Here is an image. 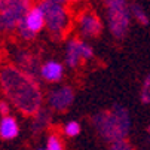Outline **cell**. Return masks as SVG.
<instances>
[{"instance_id": "cell-18", "label": "cell", "mask_w": 150, "mask_h": 150, "mask_svg": "<svg viewBox=\"0 0 150 150\" xmlns=\"http://www.w3.org/2000/svg\"><path fill=\"white\" fill-rule=\"evenodd\" d=\"M9 112H11L9 103L5 101V100H0V115H2V117L3 116H9Z\"/></svg>"}, {"instance_id": "cell-14", "label": "cell", "mask_w": 150, "mask_h": 150, "mask_svg": "<svg viewBox=\"0 0 150 150\" xmlns=\"http://www.w3.org/2000/svg\"><path fill=\"white\" fill-rule=\"evenodd\" d=\"M129 9H131V13L134 15V18L138 21L140 24H143V25L149 24V16L146 15L144 9H143L140 5H137V3H132V5L129 6Z\"/></svg>"}, {"instance_id": "cell-9", "label": "cell", "mask_w": 150, "mask_h": 150, "mask_svg": "<svg viewBox=\"0 0 150 150\" xmlns=\"http://www.w3.org/2000/svg\"><path fill=\"white\" fill-rule=\"evenodd\" d=\"M77 24H79V30H80L83 37H97L103 31L101 19L98 18V15H95L91 11L82 12L80 16H79Z\"/></svg>"}, {"instance_id": "cell-8", "label": "cell", "mask_w": 150, "mask_h": 150, "mask_svg": "<svg viewBox=\"0 0 150 150\" xmlns=\"http://www.w3.org/2000/svg\"><path fill=\"white\" fill-rule=\"evenodd\" d=\"M74 100V92L70 86H59L48 94V104L52 110H67Z\"/></svg>"}, {"instance_id": "cell-1", "label": "cell", "mask_w": 150, "mask_h": 150, "mask_svg": "<svg viewBox=\"0 0 150 150\" xmlns=\"http://www.w3.org/2000/svg\"><path fill=\"white\" fill-rule=\"evenodd\" d=\"M0 85L16 109L27 116H34L42 110V91L37 79L16 67L6 66L0 69Z\"/></svg>"}, {"instance_id": "cell-5", "label": "cell", "mask_w": 150, "mask_h": 150, "mask_svg": "<svg viewBox=\"0 0 150 150\" xmlns=\"http://www.w3.org/2000/svg\"><path fill=\"white\" fill-rule=\"evenodd\" d=\"M107 21H109L112 34L117 39H123L125 34L128 33L129 21H131V9L128 6V3L107 8Z\"/></svg>"}, {"instance_id": "cell-23", "label": "cell", "mask_w": 150, "mask_h": 150, "mask_svg": "<svg viewBox=\"0 0 150 150\" xmlns=\"http://www.w3.org/2000/svg\"><path fill=\"white\" fill-rule=\"evenodd\" d=\"M37 150H45V147H39Z\"/></svg>"}, {"instance_id": "cell-11", "label": "cell", "mask_w": 150, "mask_h": 150, "mask_svg": "<svg viewBox=\"0 0 150 150\" xmlns=\"http://www.w3.org/2000/svg\"><path fill=\"white\" fill-rule=\"evenodd\" d=\"M64 74V67L58 61H46L43 66H40V77L46 82H58Z\"/></svg>"}, {"instance_id": "cell-24", "label": "cell", "mask_w": 150, "mask_h": 150, "mask_svg": "<svg viewBox=\"0 0 150 150\" xmlns=\"http://www.w3.org/2000/svg\"><path fill=\"white\" fill-rule=\"evenodd\" d=\"M147 131H149V132H150V126H149V128H147Z\"/></svg>"}, {"instance_id": "cell-15", "label": "cell", "mask_w": 150, "mask_h": 150, "mask_svg": "<svg viewBox=\"0 0 150 150\" xmlns=\"http://www.w3.org/2000/svg\"><path fill=\"white\" fill-rule=\"evenodd\" d=\"M64 134L69 137H76L80 134V123L77 120H70L64 125Z\"/></svg>"}, {"instance_id": "cell-16", "label": "cell", "mask_w": 150, "mask_h": 150, "mask_svg": "<svg viewBox=\"0 0 150 150\" xmlns=\"http://www.w3.org/2000/svg\"><path fill=\"white\" fill-rule=\"evenodd\" d=\"M45 150H62V141L59 140V137L57 134H51L48 137Z\"/></svg>"}, {"instance_id": "cell-17", "label": "cell", "mask_w": 150, "mask_h": 150, "mask_svg": "<svg viewBox=\"0 0 150 150\" xmlns=\"http://www.w3.org/2000/svg\"><path fill=\"white\" fill-rule=\"evenodd\" d=\"M16 33H18L19 37H23L24 40H33L34 36H36V34H33L23 23H19V25H18V28H16Z\"/></svg>"}, {"instance_id": "cell-22", "label": "cell", "mask_w": 150, "mask_h": 150, "mask_svg": "<svg viewBox=\"0 0 150 150\" xmlns=\"http://www.w3.org/2000/svg\"><path fill=\"white\" fill-rule=\"evenodd\" d=\"M67 2H73V3H77V2H80V0H67Z\"/></svg>"}, {"instance_id": "cell-3", "label": "cell", "mask_w": 150, "mask_h": 150, "mask_svg": "<svg viewBox=\"0 0 150 150\" xmlns=\"http://www.w3.org/2000/svg\"><path fill=\"white\" fill-rule=\"evenodd\" d=\"M30 9V0H0V33L16 30Z\"/></svg>"}, {"instance_id": "cell-19", "label": "cell", "mask_w": 150, "mask_h": 150, "mask_svg": "<svg viewBox=\"0 0 150 150\" xmlns=\"http://www.w3.org/2000/svg\"><path fill=\"white\" fill-rule=\"evenodd\" d=\"M141 101L146 104H150V86H144L141 89Z\"/></svg>"}, {"instance_id": "cell-21", "label": "cell", "mask_w": 150, "mask_h": 150, "mask_svg": "<svg viewBox=\"0 0 150 150\" xmlns=\"http://www.w3.org/2000/svg\"><path fill=\"white\" fill-rule=\"evenodd\" d=\"M51 2H54V3H58V5H64L67 2V0H51Z\"/></svg>"}, {"instance_id": "cell-6", "label": "cell", "mask_w": 150, "mask_h": 150, "mask_svg": "<svg viewBox=\"0 0 150 150\" xmlns=\"http://www.w3.org/2000/svg\"><path fill=\"white\" fill-rule=\"evenodd\" d=\"M94 57L92 48L80 39H71L66 48V62L67 66L74 69L85 59H91Z\"/></svg>"}, {"instance_id": "cell-12", "label": "cell", "mask_w": 150, "mask_h": 150, "mask_svg": "<svg viewBox=\"0 0 150 150\" xmlns=\"http://www.w3.org/2000/svg\"><path fill=\"white\" fill-rule=\"evenodd\" d=\"M19 134V126L13 116H3L0 120V137L3 140H13Z\"/></svg>"}, {"instance_id": "cell-7", "label": "cell", "mask_w": 150, "mask_h": 150, "mask_svg": "<svg viewBox=\"0 0 150 150\" xmlns=\"http://www.w3.org/2000/svg\"><path fill=\"white\" fill-rule=\"evenodd\" d=\"M13 57V62L16 64V69L23 70L24 73L30 74L31 77L37 79V76H40V67H39V61L37 58L25 49H15L12 52Z\"/></svg>"}, {"instance_id": "cell-13", "label": "cell", "mask_w": 150, "mask_h": 150, "mask_svg": "<svg viewBox=\"0 0 150 150\" xmlns=\"http://www.w3.org/2000/svg\"><path fill=\"white\" fill-rule=\"evenodd\" d=\"M51 122V115L42 109L37 115H34V120H33V129L34 131H42L43 128Z\"/></svg>"}, {"instance_id": "cell-20", "label": "cell", "mask_w": 150, "mask_h": 150, "mask_svg": "<svg viewBox=\"0 0 150 150\" xmlns=\"http://www.w3.org/2000/svg\"><path fill=\"white\" fill-rule=\"evenodd\" d=\"M105 8L109 6H115V5H122V3H128V0H104Z\"/></svg>"}, {"instance_id": "cell-10", "label": "cell", "mask_w": 150, "mask_h": 150, "mask_svg": "<svg viewBox=\"0 0 150 150\" xmlns=\"http://www.w3.org/2000/svg\"><path fill=\"white\" fill-rule=\"evenodd\" d=\"M21 23H23L33 34H37L43 27H46L45 15H43V12H42V9L39 8V5L37 6H33Z\"/></svg>"}, {"instance_id": "cell-4", "label": "cell", "mask_w": 150, "mask_h": 150, "mask_svg": "<svg viewBox=\"0 0 150 150\" xmlns=\"http://www.w3.org/2000/svg\"><path fill=\"white\" fill-rule=\"evenodd\" d=\"M39 8L45 15L46 28L49 30V33L57 39L61 37L70 25V16L64 5L54 3L51 0H42L39 3Z\"/></svg>"}, {"instance_id": "cell-2", "label": "cell", "mask_w": 150, "mask_h": 150, "mask_svg": "<svg viewBox=\"0 0 150 150\" xmlns=\"http://www.w3.org/2000/svg\"><path fill=\"white\" fill-rule=\"evenodd\" d=\"M94 126L98 134L112 144L123 141L131 126L129 113L123 107L115 105L112 110H104L98 113L94 117Z\"/></svg>"}]
</instances>
